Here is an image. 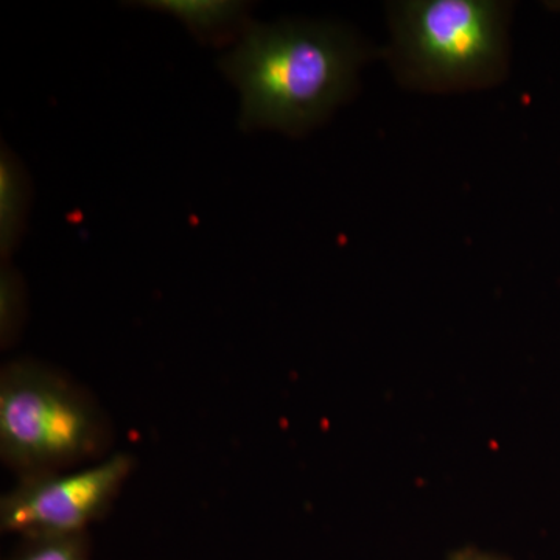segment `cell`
<instances>
[{"label":"cell","instance_id":"cell-1","mask_svg":"<svg viewBox=\"0 0 560 560\" xmlns=\"http://www.w3.org/2000/svg\"><path fill=\"white\" fill-rule=\"evenodd\" d=\"M363 51L350 33L318 22L249 24L220 68L242 95V127L298 135L348 97Z\"/></svg>","mask_w":560,"mask_h":560},{"label":"cell","instance_id":"cell-2","mask_svg":"<svg viewBox=\"0 0 560 560\" xmlns=\"http://www.w3.org/2000/svg\"><path fill=\"white\" fill-rule=\"evenodd\" d=\"M110 429L90 394L60 372L16 360L0 374V456L18 477L72 469L108 448Z\"/></svg>","mask_w":560,"mask_h":560},{"label":"cell","instance_id":"cell-3","mask_svg":"<svg viewBox=\"0 0 560 560\" xmlns=\"http://www.w3.org/2000/svg\"><path fill=\"white\" fill-rule=\"evenodd\" d=\"M394 55L405 79L429 90L482 86L506 60V9L485 0L396 3Z\"/></svg>","mask_w":560,"mask_h":560},{"label":"cell","instance_id":"cell-4","mask_svg":"<svg viewBox=\"0 0 560 560\" xmlns=\"http://www.w3.org/2000/svg\"><path fill=\"white\" fill-rule=\"evenodd\" d=\"M132 469L131 455L114 453L84 469L20 478L0 500V529L21 539L86 534L105 517Z\"/></svg>","mask_w":560,"mask_h":560},{"label":"cell","instance_id":"cell-5","mask_svg":"<svg viewBox=\"0 0 560 560\" xmlns=\"http://www.w3.org/2000/svg\"><path fill=\"white\" fill-rule=\"evenodd\" d=\"M142 5L175 16L202 43H224L249 25L248 7L234 0H151Z\"/></svg>","mask_w":560,"mask_h":560},{"label":"cell","instance_id":"cell-6","mask_svg":"<svg viewBox=\"0 0 560 560\" xmlns=\"http://www.w3.org/2000/svg\"><path fill=\"white\" fill-rule=\"evenodd\" d=\"M31 201V183L16 154L5 145L0 156V249L7 257L16 249L24 232Z\"/></svg>","mask_w":560,"mask_h":560},{"label":"cell","instance_id":"cell-7","mask_svg":"<svg viewBox=\"0 0 560 560\" xmlns=\"http://www.w3.org/2000/svg\"><path fill=\"white\" fill-rule=\"evenodd\" d=\"M9 560H90L86 534L25 537Z\"/></svg>","mask_w":560,"mask_h":560},{"label":"cell","instance_id":"cell-8","mask_svg":"<svg viewBox=\"0 0 560 560\" xmlns=\"http://www.w3.org/2000/svg\"><path fill=\"white\" fill-rule=\"evenodd\" d=\"M25 315V290L20 272L3 265L0 275V335L2 346H10L21 331Z\"/></svg>","mask_w":560,"mask_h":560},{"label":"cell","instance_id":"cell-9","mask_svg":"<svg viewBox=\"0 0 560 560\" xmlns=\"http://www.w3.org/2000/svg\"><path fill=\"white\" fill-rule=\"evenodd\" d=\"M447 560H511L506 558V556L499 555V552L486 551L481 550L478 547H471V545H467V547L456 548L453 550L451 555H448Z\"/></svg>","mask_w":560,"mask_h":560}]
</instances>
